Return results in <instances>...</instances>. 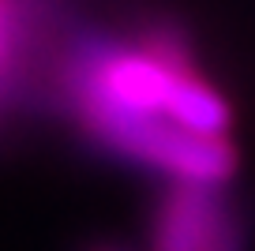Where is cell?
<instances>
[{
    "instance_id": "cell-1",
    "label": "cell",
    "mask_w": 255,
    "mask_h": 251,
    "mask_svg": "<svg viewBox=\"0 0 255 251\" xmlns=\"http://www.w3.org/2000/svg\"><path fill=\"white\" fill-rule=\"evenodd\" d=\"M72 102H109L139 113H158L199 135L225 139L233 127V109L214 87H207L180 45L169 38H150L143 45H117L94 38L79 45L68 71Z\"/></svg>"
},
{
    "instance_id": "cell-4",
    "label": "cell",
    "mask_w": 255,
    "mask_h": 251,
    "mask_svg": "<svg viewBox=\"0 0 255 251\" xmlns=\"http://www.w3.org/2000/svg\"><path fill=\"white\" fill-rule=\"evenodd\" d=\"M0 56H4V11H0Z\"/></svg>"
},
{
    "instance_id": "cell-2",
    "label": "cell",
    "mask_w": 255,
    "mask_h": 251,
    "mask_svg": "<svg viewBox=\"0 0 255 251\" xmlns=\"http://www.w3.org/2000/svg\"><path fill=\"white\" fill-rule=\"evenodd\" d=\"M79 113V124L94 142L105 150L128 157V161L161 169L173 180L191 184H225L237 173V150L229 139L199 135L158 113H139L109 102H72Z\"/></svg>"
},
{
    "instance_id": "cell-3",
    "label": "cell",
    "mask_w": 255,
    "mask_h": 251,
    "mask_svg": "<svg viewBox=\"0 0 255 251\" xmlns=\"http://www.w3.org/2000/svg\"><path fill=\"white\" fill-rule=\"evenodd\" d=\"M150 251H248V233L222 184L173 180L154 206Z\"/></svg>"
},
{
    "instance_id": "cell-5",
    "label": "cell",
    "mask_w": 255,
    "mask_h": 251,
    "mask_svg": "<svg viewBox=\"0 0 255 251\" xmlns=\"http://www.w3.org/2000/svg\"><path fill=\"white\" fill-rule=\"evenodd\" d=\"M98 251H117V248H98Z\"/></svg>"
}]
</instances>
